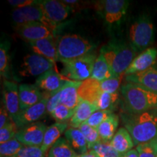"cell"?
<instances>
[{
	"label": "cell",
	"mask_w": 157,
	"mask_h": 157,
	"mask_svg": "<svg viewBox=\"0 0 157 157\" xmlns=\"http://www.w3.org/2000/svg\"><path fill=\"white\" fill-rule=\"evenodd\" d=\"M75 157H99L98 154L93 150H89L87 153L84 154H78Z\"/></svg>",
	"instance_id": "obj_43"
},
{
	"label": "cell",
	"mask_w": 157,
	"mask_h": 157,
	"mask_svg": "<svg viewBox=\"0 0 157 157\" xmlns=\"http://www.w3.org/2000/svg\"><path fill=\"white\" fill-rule=\"evenodd\" d=\"M17 34L28 42L44 38H55L56 33L39 22L29 23L15 26Z\"/></svg>",
	"instance_id": "obj_12"
},
{
	"label": "cell",
	"mask_w": 157,
	"mask_h": 157,
	"mask_svg": "<svg viewBox=\"0 0 157 157\" xmlns=\"http://www.w3.org/2000/svg\"><path fill=\"white\" fill-rule=\"evenodd\" d=\"M59 91L50 95L48 104H47V113H50L60 104V92Z\"/></svg>",
	"instance_id": "obj_39"
},
{
	"label": "cell",
	"mask_w": 157,
	"mask_h": 157,
	"mask_svg": "<svg viewBox=\"0 0 157 157\" xmlns=\"http://www.w3.org/2000/svg\"><path fill=\"white\" fill-rule=\"evenodd\" d=\"M128 39L137 53L150 48L154 40V29L148 15L142 14L133 20L129 26Z\"/></svg>",
	"instance_id": "obj_4"
},
{
	"label": "cell",
	"mask_w": 157,
	"mask_h": 157,
	"mask_svg": "<svg viewBox=\"0 0 157 157\" xmlns=\"http://www.w3.org/2000/svg\"><path fill=\"white\" fill-rule=\"evenodd\" d=\"M69 125L67 123H59L56 122L48 127L45 132L44 140L41 148L45 153L48 151L53 145L60 138L63 133H65L67 130Z\"/></svg>",
	"instance_id": "obj_24"
},
{
	"label": "cell",
	"mask_w": 157,
	"mask_h": 157,
	"mask_svg": "<svg viewBox=\"0 0 157 157\" xmlns=\"http://www.w3.org/2000/svg\"><path fill=\"white\" fill-rule=\"evenodd\" d=\"M9 44L7 42H2L0 45V73L4 80H8L10 77V57Z\"/></svg>",
	"instance_id": "obj_29"
},
{
	"label": "cell",
	"mask_w": 157,
	"mask_h": 157,
	"mask_svg": "<svg viewBox=\"0 0 157 157\" xmlns=\"http://www.w3.org/2000/svg\"><path fill=\"white\" fill-rule=\"evenodd\" d=\"M157 59V49L149 48L133 59L124 74V76L145 71L154 66Z\"/></svg>",
	"instance_id": "obj_16"
},
{
	"label": "cell",
	"mask_w": 157,
	"mask_h": 157,
	"mask_svg": "<svg viewBox=\"0 0 157 157\" xmlns=\"http://www.w3.org/2000/svg\"><path fill=\"white\" fill-rule=\"evenodd\" d=\"M12 17L15 26L29 23L39 22L56 33L60 25L49 21L45 17L42 9L36 5V2L34 5L15 9L12 13Z\"/></svg>",
	"instance_id": "obj_8"
},
{
	"label": "cell",
	"mask_w": 157,
	"mask_h": 157,
	"mask_svg": "<svg viewBox=\"0 0 157 157\" xmlns=\"http://www.w3.org/2000/svg\"><path fill=\"white\" fill-rule=\"evenodd\" d=\"M69 80L52 69L49 70L36 78L35 85L44 93L53 94L60 90Z\"/></svg>",
	"instance_id": "obj_15"
},
{
	"label": "cell",
	"mask_w": 157,
	"mask_h": 157,
	"mask_svg": "<svg viewBox=\"0 0 157 157\" xmlns=\"http://www.w3.org/2000/svg\"><path fill=\"white\" fill-rule=\"evenodd\" d=\"M119 116L113 113L98 127L97 130L102 141L110 142L112 140L116 132H117V129L119 126Z\"/></svg>",
	"instance_id": "obj_26"
},
{
	"label": "cell",
	"mask_w": 157,
	"mask_h": 157,
	"mask_svg": "<svg viewBox=\"0 0 157 157\" xmlns=\"http://www.w3.org/2000/svg\"><path fill=\"white\" fill-rule=\"evenodd\" d=\"M44 97V93L35 84H23L19 85V98L21 110L28 109L38 103Z\"/></svg>",
	"instance_id": "obj_19"
},
{
	"label": "cell",
	"mask_w": 157,
	"mask_h": 157,
	"mask_svg": "<svg viewBox=\"0 0 157 157\" xmlns=\"http://www.w3.org/2000/svg\"><path fill=\"white\" fill-rule=\"evenodd\" d=\"M90 150L95 151L99 157H121V155L118 153L110 144V142L100 141L92 147Z\"/></svg>",
	"instance_id": "obj_31"
},
{
	"label": "cell",
	"mask_w": 157,
	"mask_h": 157,
	"mask_svg": "<svg viewBox=\"0 0 157 157\" xmlns=\"http://www.w3.org/2000/svg\"><path fill=\"white\" fill-rule=\"evenodd\" d=\"M96 111L98 110L93 104L81 99L77 107L74 109V115L69 120L68 125L71 128H78Z\"/></svg>",
	"instance_id": "obj_22"
},
{
	"label": "cell",
	"mask_w": 157,
	"mask_h": 157,
	"mask_svg": "<svg viewBox=\"0 0 157 157\" xmlns=\"http://www.w3.org/2000/svg\"><path fill=\"white\" fill-rule=\"evenodd\" d=\"M47 128L48 127L44 123L36 121L19 129L15 138L24 146H41Z\"/></svg>",
	"instance_id": "obj_11"
},
{
	"label": "cell",
	"mask_w": 157,
	"mask_h": 157,
	"mask_svg": "<svg viewBox=\"0 0 157 157\" xmlns=\"http://www.w3.org/2000/svg\"><path fill=\"white\" fill-rule=\"evenodd\" d=\"M156 157H157V156H156Z\"/></svg>",
	"instance_id": "obj_44"
},
{
	"label": "cell",
	"mask_w": 157,
	"mask_h": 157,
	"mask_svg": "<svg viewBox=\"0 0 157 157\" xmlns=\"http://www.w3.org/2000/svg\"><path fill=\"white\" fill-rule=\"evenodd\" d=\"M64 136L78 154H84L89 151L87 140L79 129L70 127L65 132Z\"/></svg>",
	"instance_id": "obj_25"
},
{
	"label": "cell",
	"mask_w": 157,
	"mask_h": 157,
	"mask_svg": "<svg viewBox=\"0 0 157 157\" xmlns=\"http://www.w3.org/2000/svg\"><path fill=\"white\" fill-rule=\"evenodd\" d=\"M78 155L65 137H60L49 151L48 157H75Z\"/></svg>",
	"instance_id": "obj_28"
},
{
	"label": "cell",
	"mask_w": 157,
	"mask_h": 157,
	"mask_svg": "<svg viewBox=\"0 0 157 157\" xmlns=\"http://www.w3.org/2000/svg\"><path fill=\"white\" fill-rule=\"evenodd\" d=\"M50 95V93H44V97L40 102L21 111L15 121L18 129L30 124L36 122L44 117L47 113V104Z\"/></svg>",
	"instance_id": "obj_14"
},
{
	"label": "cell",
	"mask_w": 157,
	"mask_h": 157,
	"mask_svg": "<svg viewBox=\"0 0 157 157\" xmlns=\"http://www.w3.org/2000/svg\"><path fill=\"white\" fill-rule=\"evenodd\" d=\"M120 118L124 128L132 136L135 146L157 138V109L139 113L124 111Z\"/></svg>",
	"instance_id": "obj_1"
},
{
	"label": "cell",
	"mask_w": 157,
	"mask_h": 157,
	"mask_svg": "<svg viewBox=\"0 0 157 157\" xmlns=\"http://www.w3.org/2000/svg\"><path fill=\"white\" fill-rule=\"evenodd\" d=\"M127 82L139 84L157 93V66H152L145 71L124 76Z\"/></svg>",
	"instance_id": "obj_20"
},
{
	"label": "cell",
	"mask_w": 157,
	"mask_h": 157,
	"mask_svg": "<svg viewBox=\"0 0 157 157\" xmlns=\"http://www.w3.org/2000/svg\"><path fill=\"white\" fill-rule=\"evenodd\" d=\"M74 112V110L69 109L63 104H59L50 114L57 122L67 123L66 121L70 120L73 117Z\"/></svg>",
	"instance_id": "obj_32"
},
{
	"label": "cell",
	"mask_w": 157,
	"mask_h": 157,
	"mask_svg": "<svg viewBox=\"0 0 157 157\" xmlns=\"http://www.w3.org/2000/svg\"><path fill=\"white\" fill-rule=\"evenodd\" d=\"M23 146L24 145L15 137L0 144V155L1 157H14Z\"/></svg>",
	"instance_id": "obj_30"
},
{
	"label": "cell",
	"mask_w": 157,
	"mask_h": 157,
	"mask_svg": "<svg viewBox=\"0 0 157 157\" xmlns=\"http://www.w3.org/2000/svg\"><path fill=\"white\" fill-rule=\"evenodd\" d=\"M115 76H124L125 72L137 55L129 43L113 39L100 50Z\"/></svg>",
	"instance_id": "obj_3"
},
{
	"label": "cell",
	"mask_w": 157,
	"mask_h": 157,
	"mask_svg": "<svg viewBox=\"0 0 157 157\" xmlns=\"http://www.w3.org/2000/svg\"><path fill=\"white\" fill-rule=\"evenodd\" d=\"M55 64L48 59L36 53L26 55L20 66L19 74L23 77L39 76L52 69Z\"/></svg>",
	"instance_id": "obj_9"
},
{
	"label": "cell",
	"mask_w": 157,
	"mask_h": 157,
	"mask_svg": "<svg viewBox=\"0 0 157 157\" xmlns=\"http://www.w3.org/2000/svg\"><path fill=\"white\" fill-rule=\"evenodd\" d=\"M36 5L42 9L49 21L58 25L67 19L72 11V7L63 1L42 0L36 1Z\"/></svg>",
	"instance_id": "obj_10"
},
{
	"label": "cell",
	"mask_w": 157,
	"mask_h": 157,
	"mask_svg": "<svg viewBox=\"0 0 157 157\" xmlns=\"http://www.w3.org/2000/svg\"><path fill=\"white\" fill-rule=\"evenodd\" d=\"M36 2V1H34V0H9L8 1L10 5L14 7L15 9L34 5Z\"/></svg>",
	"instance_id": "obj_40"
},
{
	"label": "cell",
	"mask_w": 157,
	"mask_h": 157,
	"mask_svg": "<svg viewBox=\"0 0 157 157\" xmlns=\"http://www.w3.org/2000/svg\"><path fill=\"white\" fill-rule=\"evenodd\" d=\"M95 52H92L80 58L68 60H60L63 68L60 74L66 79L82 82L91 78L94 63L97 58Z\"/></svg>",
	"instance_id": "obj_6"
},
{
	"label": "cell",
	"mask_w": 157,
	"mask_h": 157,
	"mask_svg": "<svg viewBox=\"0 0 157 157\" xmlns=\"http://www.w3.org/2000/svg\"><path fill=\"white\" fill-rule=\"evenodd\" d=\"M139 157L157 156V138L136 146Z\"/></svg>",
	"instance_id": "obj_35"
},
{
	"label": "cell",
	"mask_w": 157,
	"mask_h": 157,
	"mask_svg": "<svg viewBox=\"0 0 157 157\" xmlns=\"http://www.w3.org/2000/svg\"><path fill=\"white\" fill-rule=\"evenodd\" d=\"M17 130L18 128L13 120L7 123L5 127L0 129V144L15 138Z\"/></svg>",
	"instance_id": "obj_37"
},
{
	"label": "cell",
	"mask_w": 157,
	"mask_h": 157,
	"mask_svg": "<svg viewBox=\"0 0 157 157\" xmlns=\"http://www.w3.org/2000/svg\"><path fill=\"white\" fill-rule=\"evenodd\" d=\"M104 93L105 92L102 90L100 82L92 78L82 82L78 88L79 98L84 101L93 104L95 107Z\"/></svg>",
	"instance_id": "obj_18"
},
{
	"label": "cell",
	"mask_w": 157,
	"mask_h": 157,
	"mask_svg": "<svg viewBox=\"0 0 157 157\" xmlns=\"http://www.w3.org/2000/svg\"><path fill=\"white\" fill-rule=\"evenodd\" d=\"M124 77V76H115L109 79L100 82L103 91L111 94L118 93V90L121 86V80Z\"/></svg>",
	"instance_id": "obj_36"
},
{
	"label": "cell",
	"mask_w": 157,
	"mask_h": 157,
	"mask_svg": "<svg viewBox=\"0 0 157 157\" xmlns=\"http://www.w3.org/2000/svg\"><path fill=\"white\" fill-rule=\"evenodd\" d=\"M120 90L125 112L139 113L157 109V93L130 82L123 84Z\"/></svg>",
	"instance_id": "obj_2"
},
{
	"label": "cell",
	"mask_w": 157,
	"mask_h": 157,
	"mask_svg": "<svg viewBox=\"0 0 157 157\" xmlns=\"http://www.w3.org/2000/svg\"><path fill=\"white\" fill-rule=\"evenodd\" d=\"M121 157H139V154L136 149H132L126 154L121 155Z\"/></svg>",
	"instance_id": "obj_42"
},
{
	"label": "cell",
	"mask_w": 157,
	"mask_h": 157,
	"mask_svg": "<svg viewBox=\"0 0 157 157\" xmlns=\"http://www.w3.org/2000/svg\"><path fill=\"white\" fill-rule=\"evenodd\" d=\"M129 2L127 0H103L96 3L95 9L108 28H119L125 20Z\"/></svg>",
	"instance_id": "obj_7"
},
{
	"label": "cell",
	"mask_w": 157,
	"mask_h": 157,
	"mask_svg": "<svg viewBox=\"0 0 157 157\" xmlns=\"http://www.w3.org/2000/svg\"><path fill=\"white\" fill-rule=\"evenodd\" d=\"M113 76H115V75L110 68L106 60L103 55L100 53L94 63L91 78L98 82H103L104 80L113 77Z\"/></svg>",
	"instance_id": "obj_27"
},
{
	"label": "cell",
	"mask_w": 157,
	"mask_h": 157,
	"mask_svg": "<svg viewBox=\"0 0 157 157\" xmlns=\"http://www.w3.org/2000/svg\"><path fill=\"white\" fill-rule=\"evenodd\" d=\"M3 105L10 116L12 120L15 121L21 113L19 98V86L15 82L4 80Z\"/></svg>",
	"instance_id": "obj_13"
},
{
	"label": "cell",
	"mask_w": 157,
	"mask_h": 157,
	"mask_svg": "<svg viewBox=\"0 0 157 157\" xmlns=\"http://www.w3.org/2000/svg\"><path fill=\"white\" fill-rule=\"evenodd\" d=\"M14 157H47L41 146H24Z\"/></svg>",
	"instance_id": "obj_38"
},
{
	"label": "cell",
	"mask_w": 157,
	"mask_h": 157,
	"mask_svg": "<svg viewBox=\"0 0 157 157\" xmlns=\"http://www.w3.org/2000/svg\"><path fill=\"white\" fill-rule=\"evenodd\" d=\"M96 45L81 35L67 34L57 41L58 61L73 60L93 52Z\"/></svg>",
	"instance_id": "obj_5"
},
{
	"label": "cell",
	"mask_w": 157,
	"mask_h": 157,
	"mask_svg": "<svg viewBox=\"0 0 157 157\" xmlns=\"http://www.w3.org/2000/svg\"><path fill=\"white\" fill-rule=\"evenodd\" d=\"M11 120L12 119L9 114V113L7 112V109L4 106V105L3 106L2 105L1 109H0V129L5 127Z\"/></svg>",
	"instance_id": "obj_41"
},
{
	"label": "cell",
	"mask_w": 157,
	"mask_h": 157,
	"mask_svg": "<svg viewBox=\"0 0 157 157\" xmlns=\"http://www.w3.org/2000/svg\"><path fill=\"white\" fill-rule=\"evenodd\" d=\"M113 111L111 110H105V111H96L84 124L97 129L104 121H105L109 117L113 114Z\"/></svg>",
	"instance_id": "obj_34"
},
{
	"label": "cell",
	"mask_w": 157,
	"mask_h": 157,
	"mask_svg": "<svg viewBox=\"0 0 157 157\" xmlns=\"http://www.w3.org/2000/svg\"><path fill=\"white\" fill-rule=\"evenodd\" d=\"M78 129H79L82 131L86 140H87L88 150H90L94 145L101 141L97 129L90 127L87 124H82Z\"/></svg>",
	"instance_id": "obj_33"
},
{
	"label": "cell",
	"mask_w": 157,
	"mask_h": 157,
	"mask_svg": "<svg viewBox=\"0 0 157 157\" xmlns=\"http://www.w3.org/2000/svg\"><path fill=\"white\" fill-rule=\"evenodd\" d=\"M81 84L79 82L68 81L60 90V104L74 110L79 103L81 98L78 93V88Z\"/></svg>",
	"instance_id": "obj_21"
},
{
	"label": "cell",
	"mask_w": 157,
	"mask_h": 157,
	"mask_svg": "<svg viewBox=\"0 0 157 157\" xmlns=\"http://www.w3.org/2000/svg\"><path fill=\"white\" fill-rule=\"evenodd\" d=\"M110 144L121 155L131 151L135 146L134 141L129 132L124 127H121L117 130Z\"/></svg>",
	"instance_id": "obj_23"
},
{
	"label": "cell",
	"mask_w": 157,
	"mask_h": 157,
	"mask_svg": "<svg viewBox=\"0 0 157 157\" xmlns=\"http://www.w3.org/2000/svg\"><path fill=\"white\" fill-rule=\"evenodd\" d=\"M34 53L48 59L52 63L58 61L57 42L55 38H44L29 42Z\"/></svg>",
	"instance_id": "obj_17"
}]
</instances>
